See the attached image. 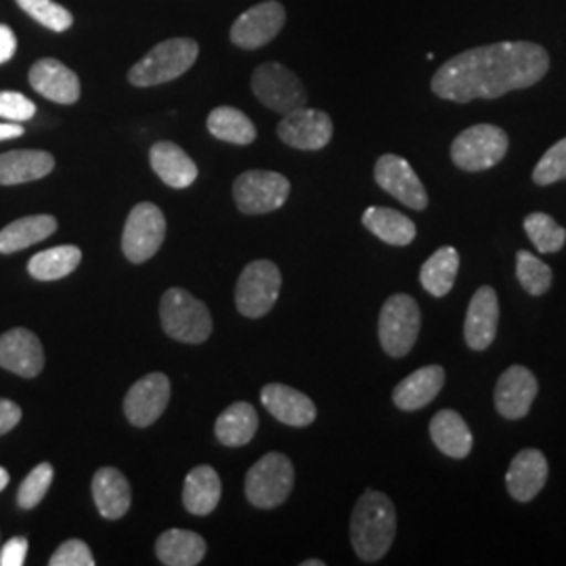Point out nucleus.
I'll return each instance as SVG.
<instances>
[{"instance_id": "obj_1", "label": "nucleus", "mask_w": 566, "mask_h": 566, "mask_svg": "<svg viewBox=\"0 0 566 566\" xmlns=\"http://www.w3.org/2000/svg\"><path fill=\"white\" fill-rule=\"evenodd\" d=\"M549 70L542 44L514 41L474 46L443 63L432 76L437 97L453 103L500 99L512 91L531 88Z\"/></svg>"}, {"instance_id": "obj_2", "label": "nucleus", "mask_w": 566, "mask_h": 566, "mask_svg": "<svg viewBox=\"0 0 566 566\" xmlns=\"http://www.w3.org/2000/svg\"><path fill=\"white\" fill-rule=\"evenodd\" d=\"M397 535V510L385 493L367 489L350 518V542L364 563L385 558Z\"/></svg>"}, {"instance_id": "obj_3", "label": "nucleus", "mask_w": 566, "mask_h": 566, "mask_svg": "<svg viewBox=\"0 0 566 566\" xmlns=\"http://www.w3.org/2000/svg\"><path fill=\"white\" fill-rule=\"evenodd\" d=\"M200 55V46L193 39H170L156 44L142 61H137L130 72L128 82L133 86H158L177 81Z\"/></svg>"}, {"instance_id": "obj_4", "label": "nucleus", "mask_w": 566, "mask_h": 566, "mask_svg": "<svg viewBox=\"0 0 566 566\" xmlns=\"http://www.w3.org/2000/svg\"><path fill=\"white\" fill-rule=\"evenodd\" d=\"M160 319L164 332L179 343L202 344L212 334L208 306L182 287H170L164 294Z\"/></svg>"}, {"instance_id": "obj_5", "label": "nucleus", "mask_w": 566, "mask_h": 566, "mask_svg": "<svg viewBox=\"0 0 566 566\" xmlns=\"http://www.w3.org/2000/svg\"><path fill=\"white\" fill-rule=\"evenodd\" d=\"M507 147L506 130L493 124H476L451 143V160L465 172H483L506 158Z\"/></svg>"}, {"instance_id": "obj_6", "label": "nucleus", "mask_w": 566, "mask_h": 566, "mask_svg": "<svg viewBox=\"0 0 566 566\" xmlns=\"http://www.w3.org/2000/svg\"><path fill=\"white\" fill-rule=\"evenodd\" d=\"M294 489V465L283 453H266L245 476V497L254 507L282 506Z\"/></svg>"}, {"instance_id": "obj_7", "label": "nucleus", "mask_w": 566, "mask_h": 566, "mask_svg": "<svg viewBox=\"0 0 566 566\" xmlns=\"http://www.w3.org/2000/svg\"><path fill=\"white\" fill-rule=\"evenodd\" d=\"M420 306L409 294H395L386 301L380 313L378 336L390 357H405L420 336Z\"/></svg>"}, {"instance_id": "obj_8", "label": "nucleus", "mask_w": 566, "mask_h": 566, "mask_svg": "<svg viewBox=\"0 0 566 566\" xmlns=\"http://www.w3.org/2000/svg\"><path fill=\"white\" fill-rule=\"evenodd\" d=\"M282 273L277 264L271 261H254L243 269L238 287L235 304L243 317L259 319L264 317L280 298Z\"/></svg>"}, {"instance_id": "obj_9", "label": "nucleus", "mask_w": 566, "mask_h": 566, "mask_svg": "<svg viewBox=\"0 0 566 566\" xmlns=\"http://www.w3.org/2000/svg\"><path fill=\"white\" fill-rule=\"evenodd\" d=\"M252 91L264 107L282 116L304 107L308 102V95L304 91L301 78L292 70H287L285 65L275 61L263 63L261 67L254 70Z\"/></svg>"}, {"instance_id": "obj_10", "label": "nucleus", "mask_w": 566, "mask_h": 566, "mask_svg": "<svg viewBox=\"0 0 566 566\" xmlns=\"http://www.w3.org/2000/svg\"><path fill=\"white\" fill-rule=\"evenodd\" d=\"M166 238L164 212L151 202L137 203L124 224L122 252L130 263H145L160 250Z\"/></svg>"}, {"instance_id": "obj_11", "label": "nucleus", "mask_w": 566, "mask_h": 566, "mask_svg": "<svg viewBox=\"0 0 566 566\" xmlns=\"http://www.w3.org/2000/svg\"><path fill=\"white\" fill-rule=\"evenodd\" d=\"M290 196V181L273 170H248L233 182V198L243 214L280 210Z\"/></svg>"}, {"instance_id": "obj_12", "label": "nucleus", "mask_w": 566, "mask_h": 566, "mask_svg": "<svg viewBox=\"0 0 566 566\" xmlns=\"http://www.w3.org/2000/svg\"><path fill=\"white\" fill-rule=\"evenodd\" d=\"M283 23L285 9L282 2L264 0L233 21L229 39L243 51H254L273 41L282 32Z\"/></svg>"}, {"instance_id": "obj_13", "label": "nucleus", "mask_w": 566, "mask_h": 566, "mask_svg": "<svg viewBox=\"0 0 566 566\" xmlns=\"http://www.w3.org/2000/svg\"><path fill=\"white\" fill-rule=\"evenodd\" d=\"M332 135H334L332 118L325 112L311 109L306 105L285 114L277 126V137L285 145L303 151L324 149L325 145L332 142Z\"/></svg>"}, {"instance_id": "obj_14", "label": "nucleus", "mask_w": 566, "mask_h": 566, "mask_svg": "<svg viewBox=\"0 0 566 566\" xmlns=\"http://www.w3.org/2000/svg\"><path fill=\"white\" fill-rule=\"evenodd\" d=\"M170 401V380L156 371L147 374L139 382L130 386L124 399V416L128 422L139 428H147L160 420Z\"/></svg>"}, {"instance_id": "obj_15", "label": "nucleus", "mask_w": 566, "mask_h": 566, "mask_svg": "<svg viewBox=\"0 0 566 566\" xmlns=\"http://www.w3.org/2000/svg\"><path fill=\"white\" fill-rule=\"evenodd\" d=\"M374 179L399 202L409 206L411 210H424L428 206V193L420 177L401 156L385 154L374 168Z\"/></svg>"}, {"instance_id": "obj_16", "label": "nucleus", "mask_w": 566, "mask_h": 566, "mask_svg": "<svg viewBox=\"0 0 566 566\" xmlns=\"http://www.w3.org/2000/svg\"><path fill=\"white\" fill-rule=\"evenodd\" d=\"M0 367L21 378H34L44 367V350L34 332L25 327L9 329L0 336Z\"/></svg>"}, {"instance_id": "obj_17", "label": "nucleus", "mask_w": 566, "mask_h": 566, "mask_svg": "<svg viewBox=\"0 0 566 566\" xmlns=\"http://www.w3.org/2000/svg\"><path fill=\"white\" fill-rule=\"evenodd\" d=\"M537 397V378L523 367L512 365L495 386V409L506 420H523Z\"/></svg>"}, {"instance_id": "obj_18", "label": "nucleus", "mask_w": 566, "mask_h": 566, "mask_svg": "<svg viewBox=\"0 0 566 566\" xmlns=\"http://www.w3.org/2000/svg\"><path fill=\"white\" fill-rule=\"evenodd\" d=\"M500 303L491 285H483L474 292L465 313L464 338L472 350H486L497 334Z\"/></svg>"}, {"instance_id": "obj_19", "label": "nucleus", "mask_w": 566, "mask_h": 566, "mask_svg": "<svg viewBox=\"0 0 566 566\" xmlns=\"http://www.w3.org/2000/svg\"><path fill=\"white\" fill-rule=\"evenodd\" d=\"M32 88L49 102L72 105L81 99V78L65 63L46 57L30 67Z\"/></svg>"}, {"instance_id": "obj_20", "label": "nucleus", "mask_w": 566, "mask_h": 566, "mask_svg": "<svg viewBox=\"0 0 566 566\" xmlns=\"http://www.w3.org/2000/svg\"><path fill=\"white\" fill-rule=\"evenodd\" d=\"M547 468L546 455L539 449H523L507 468L506 486L507 493L526 504L539 495V491L546 486Z\"/></svg>"}, {"instance_id": "obj_21", "label": "nucleus", "mask_w": 566, "mask_h": 566, "mask_svg": "<svg viewBox=\"0 0 566 566\" xmlns=\"http://www.w3.org/2000/svg\"><path fill=\"white\" fill-rule=\"evenodd\" d=\"M261 401L266 411L277 418L282 424L303 426L313 424L317 418V407L296 388L285 385H266L261 390Z\"/></svg>"}, {"instance_id": "obj_22", "label": "nucleus", "mask_w": 566, "mask_h": 566, "mask_svg": "<svg viewBox=\"0 0 566 566\" xmlns=\"http://www.w3.org/2000/svg\"><path fill=\"white\" fill-rule=\"evenodd\" d=\"M446 386V369L441 365H426L409 374L395 386L392 401L403 411H418L432 403Z\"/></svg>"}, {"instance_id": "obj_23", "label": "nucleus", "mask_w": 566, "mask_h": 566, "mask_svg": "<svg viewBox=\"0 0 566 566\" xmlns=\"http://www.w3.org/2000/svg\"><path fill=\"white\" fill-rule=\"evenodd\" d=\"M154 172L172 189H185L198 179V166L177 143L158 142L149 151Z\"/></svg>"}, {"instance_id": "obj_24", "label": "nucleus", "mask_w": 566, "mask_h": 566, "mask_svg": "<svg viewBox=\"0 0 566 566\" xmlns=\"http://www.w3.org/2000/svg\"><path fill=\"white\" fill-rule=\"evenodd\" d=\"M55 158L49 151L39 149H15L0 154V185H21L39 181L51 175Z\"/></svg>"}, {"instance_id": "obj_25", "label": "nucleus", "mask_w": 566, "mask_h": 566, "mask_svg": "<svg viewBox=\"0 0 566 566\" xmlns=\"http://www.w3.org/2000/svg\"><path fill=\"white\" fill-rule=\"evenodd\" d=\"M93 500L103 518L118 521L130 507V485L116 468H102L93 476Z\"/></svg>"}, {"instance_id": "obj_26", "label": "nucleus", "mask_w": 566, "mask_h": 566, "mask_svg": "<svg viewBox=\"0 0 566 566\" xmlns=\"http://www.w3.org/2000/svg\"><path fill=\"white\" fill-rule=\"evenodd\" d=\"M430 437H432L437 449L453 460L468 458L472 451V443H474L472 432L465 424L464 418L453 409H443L432 418Z\"/></svg>"}, {"instance_id": "obj_27", "label": "nucleus", "mask_w": 566, "mask_h": 566, "mask_svg": "<svg viewBox=\"0 0 566 566\" xmlns=\"http://www.w3.org/2000/svg\"><path fill=\"white\" fill-rule=\"evenodd\" d=\"M221 493H223V486L217 470L210 465H198L185 479L182 504L191 514L206 516L219 506Z\"/></svg>"}, {"instance_id": "obj_28", "label": "nucleus", "mask_w": 566, "mask_h": 566, "mask_svg": "<svg viewBox=\"0 0 566 566\" xmlns=\"http://www.w3.org/2000/svg\"><path fill=\"white\" fill-rule=\"evenodd\" d=\"M156 556L166 566H196L206 556L202 535L185 528H170L156 542Z\"/></svg>"}, {"instance_id": "obj_29", "label": "nucleus", "mask_w": 566, "mask_h": 566, "mask_svg": "<svg viewBox=\"0 0 566 566\" xmlns=\"http://www.w3.org/2000/svg\"><path fill=\"white\" fill-rule=\"evenodd\" d=\"M57 231V219L51 214L23 217L0 231V254H15L34 243L51 238Z\"/></svg>"}, {"instance_id": "obj_30", "label": "nucleus", "mask_w": 566, "mask_h": 566, "mask_svg": "<svg viewBox=\"0 0 566 566\" xmlns=\"http://www.w3.org/2000/svg\"><path fill=\"white\" fill-rule=\"evenodd\" d=\"M365 229L390 245H409L416 240V223L392 208L371 206L364 212Z\"/></svg>"}, {"instance_id": "obj_31", "label": "nucleus", "mask_w": 566, "mask_h": 566, "mask_svg": "<svg viewBox=\"0 0 566 566\" xmlns=\"http://www.w3.org/2000/svg\"><path fill=\"white\" fill-rule=\"evenodd\" d=\"M259 430L256 409L250 403H233L224 409L214 424L217 439L227 447L248 446Z\"/></svg>"}, {"instance_id": "obj_32", "label": "nucleus", "mask_w": 566, "mask_h": 566, "mask_svg": "<svg viewBox=\"0 0 566 566\" xmlns=\"http://www.w3.org/2000/svg\"><path fill=\"white\" fill-rule=\"evenodd\" d=\"M458 271H460L458 250L451 245H443L422 264L420 282L424 285L428 294L443 298L451 292L455 277H458Z\"/></svg>"}, {"instance_id": "obj_33", "label": "nucleus", "mask_w": 566, "mask_h": 566, "mask_svg": "<svg viewBox=\"0 0 566 566\" xmlns=\"http://www.w3.org/2000/svg\"><path fill=\"white\" fill-rule=\"evenodd\" d=\"M81 261V248L57 245V248L44 250V252H39L36 256H32L30 263H28V273L34 280H41V282H55V280L67 277L70 273H74Z\"/></svg>"}, {"instance_id": "obj_34", "label": "nucleus", "mask_w": 566, "mask_h": 566, "mask_svg": "<svg viewBox=\"0 0 566 566\" xmlns=\"http://www.w3.org/2000/svg\"><path fill=\"white\" fill-rule=\"evenodd\" d=\"M210 135L219 142L233 143V145H250L256 139V126L243 112L235 107H217L210 112L206 122Z\"/></svg>"}, {"instance_id": "obj_35", "label": "nucleus", "mask_w": 566, "mask_h": 566, "mask_svg": "<svg viewBox=\"0 0 566 566\" xmlns=\"http://www.w3.org/2000/svg\"><path fill=\"white\" fill-rule=\"evenodd\" d=\"M525 231L528 240L542 254L560 252L566 243V229H563L546 212L528 214L525 219Z\"/></svg>"}, {"instance_id": "obj_36", "label": "nucleus", "mask_w": 566, "mask_h": 566, "mask_svg": "<svg viewBox=\"0 0 566 566\" xmlns=\"http://www.w3.org/2000/svg\"><path fill=\"white\" fill-rule=\"evenodd\" d=\"M516 277L531 296H542L552 285V269L531 252L521 250L516 254Z\"/></svg>"}, {"instance_id": "obj_37", "label": "nucleus", "mask_w": 566, "mask_h": 566, "mask_svg": "<svg viewBox=\"0 0 566 566\" xmlns=\"http://www.w3.org/2000/svg\"><path fill=\"white\" fill-rule=\"evenodd\" d=\"M32 20L42 23L51 32H65L72 28V13L53 0H15Z\"/></svg>"}, {"instance_id": "obj_38", "label": "nucleus", "mask_w": 566, "mask_h": 566, "mask_svg": "<svg viewBox=\"0 0 566 566\" xmlns=\"http://www.w3.org/2000/svg\"><path fill=\"white\" fill-rule=\"evenodd\" d=\"M566 179V137L554 143L542 160L533 168V182L539 187H547L554 182Z\"/></svg>"}, {"instance_id": "obj_39", "label": "nucleus", "mask_w": 566, "mask_h": 566, "mask_svg": "<svg viewBox=\"0 0 566 566\" xmlns=\"http://www.w3.org/2000/svg\"><path fill=\"white\" fill-rule=\"evenodd\" d=\"M53 483V465L39 464L21 483L20 491H18V504L23 510H32L39 506L49 486Z\"/></svg>"}, {"instance_id": "obj_40", "label": "nucleus", "mask_w": 566, "mask_h": 566, "mask_svg": "<svg viewBox=\"0 0 566 566\" xmlns=\"http://www.w3.org/2000/svg\"><path fill=\"white\" fill-rule=\"evenodd\" d=\"M36 105L25 95L13 91H0V118L9 122H28L34 118Z\"/></svg>"}, {"instance_id": "obj_41", "label": "nucleus", "mask_w": 566, "mask_h": 566, "mask_svg": "<svg viewBox=\"0 0 566 566\" xmlns=\"http://www.w3.org/2000/svg\"><path fill=\"white\" fill-rule=\"evenodd\" d=\"M51 566H95L91 547L81 539H67L61 544L49 560Z\"/></svg>"}, {"instance_id": "obj_42", "label": "nucleus", "mask_w": 566, "mask_h": 566, "mask_svg": "<svg viewBox=\"0 0 566 566\" xmlns=\"http://www.w3.org/2000/svg\"><path fill=\"white\" fill-rule=\"evenodd\" d=\"M28 556V542L23 537H13L0 552V566H21Z\"/></svg>"}, {"instance_id": "obj_43", "label": "nucleus", "mask_w": 566, "mask_h": 566, "mask_svg": "<svg viewBox=\"0 0 566 566\" xmlns=\"http://www.w3.org/2000/svg\"><path fill=\"white\" fill-rule=\"evenodd\" d=\"M21 407L13 401L0 399V437L11 432L15 426L20 424Z\"/></svg>"}, {"instance_id": "obj_44", "label": "nucleus", "mask_w": 566, "mask_h": 566, "mask_svg": "<svg viewBox=\"0 0 566 566\" xmlns=\"http://www.w3.org/2000/svg\"><path fill=\"white\" fill-rule=\"evenodd\" d=\"M18 51V39L9 25H0V65L13 60Z\"/></svg>"}, {"instance_id": "obj_45", "label": "nucleus", "mask_w": 566, "mask_h": 566, "mask_svg": "<svg viewBox=\"0 0 566 566\" xmlns=\"http://www.w3.org/2000/svg\"><path fill=\"white\" fill-rule=\"evenodd\" d=\"M23 135V126L20 122H0V142L18 139Z\"/></svg>"}, {"instance_id": "obj_46", "label": "nucleus", "mask_w": 566, "mask_h": 566, "mask_svg": "<svg viewBox=\"0 0 566 566\" xmlns=\"http://www.w3.org/2000/svg\"><path fill=\"white\" fill-rule=\"evenodd\" d=\"M7 485H9V472L4 468H0V491Z\"/></svg>"}, {"instance_id": "obj_47", "label": "nucleus", "mask_w": 566, "mask_h": 566, "mask_svg": "<svg viewBox=\"0 0 566 566\" xmlns=\"http://www.w3.org/2000/svg\"><path fill=\"white\" fill-rule=\"evenodd\" d=\"M303 566H325L324 560H304Z\"/></svg>"}]
</instances>
